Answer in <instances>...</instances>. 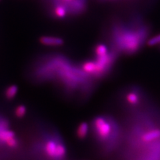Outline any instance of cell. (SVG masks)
<instances>
[{
	"label": "cell",
	"instance_id": "6da1fadb",
	"mask_svg": "<svg viewBox=\"0 0 160 160\" xmlns=\"http://www.w3.org/2000/svg\"><path fill=\"white\" fill-rule=\"evenodd\" d=\"M143 33H138L136 32H127L120 36L119 45L128 53H133L138 52L141 39L143 38L141 37H143Z\"/></svg>",
	"mask_w": 160,
	"mask_h": 160
},
{
	"label": "cell",
	"instance_id": "7a4b0ae2",
	"mask_svg": "<svg viewBox=\"0 0 160 160\" xmlns=\"http://www.w3.org/2000/svg\"><path fill=\"white\" fill-rule=\"evenodd\" d=\"M93 126L97 136L102 141H106L111 136L112 125L105 118L102 116L96 118L93 122Z\"/></svg>",
	"mask_w": 160,
	"mask_h": 160
},
{
	"label": "cell",
	"instance_id": "3957f363",
	"mask_svg": "<svg viewBox=\"0 0 160 160\" xmlns=\"http://www.w3.org/2000/svg\"><path fill=\"white\" fill-rule=\"evenodd\" d=\"M39 42L45 46L59 47L63 44V40L56 36H43L39 39Z\"/></svg>",
	"mask_w": 160,
	"mask_h": 160
},
{
	"label": "cell",
	"instance_id": "277c9868",
	"mask_svg": "<svg viewBox=\"0 0 160 160\" xmlns=\"http://www.w3.org/2000/svg\"><path fill=\"white\" fill-rule=\"evenodd\" d=\"M160 138V130L152 129L142 135V139L144 142H150Z\"/></svg>",
	"mask_w": 160,
	"mask_h": 160
},
{
	"label": "cell",
	"instance_id": "5b68a950",
	"mask_svg": "<svg viewBox=\"0 0 160 160\" xmlns=\"http://www.w3.org/2000/svg\"><path fill=\"white\" fill-rule=\"evenodd\" d=\"M58 146V143L53 140H49L45 146V150L48 156L50 158H56V152Z\"/></svg>",
	"mask_w": 160,
	"mask_h": 160
},
{
	"label": "cell",
	"instance_id": "8992f818",
	"mask_svg": "<svg viewBox=\"0 0 160 160\" xmlns=\"http://www.w3.org/2000/svg\"><path fill=\"white\" fill-rule=\"evenodd\" d=\"M89 126L86 122H82L79 125L77 129V136L80 139H83L88 136Z\"/></svg>",
	"mask_w": 160,
	"mask_h": 160
},
{
	"label": "cell",
	"instance_id": "52a82bcc",
	"mask_svg": "<svg viewBox=\"0 0 160 160\" xmlns=\"http://www.w3.org/2000/svg\"><path fill=\"white\" fill-rule=\"evenodd\" d=\"M126 99L127 102L132 106H136L139 102V95L135 92H129L126 95Z\"/></svg>",
	"mask_w": 160,
	"mask_h": 160
},
{
	"label": "cell",
	"instance_id": "ba28073f",
	"mask_svg": "<svg viewBox=\"0 0 160 160\" xmlns=\"http://www.w3.org/2000/svg\"><path fill=\"white\" fill-rule=\"evenodd\" d=\"M18 92V88L16 85H12L8 87L5 91V96L8 99H12L17 96Z\"/></svg>",
	"mask_w": 160,
	"mask_h": 160
},
{
	"label": "cell",
	"instance_id": "9c48e42d",
	"mask_svg": "<svg viewBox=\"0 0 160 160\" xmlns=\"http://www.w3.org/2000/svg\"><path fill=\"white\" fill-rule=\"evenodd\" d=\"M54 16L57 17L58 18H64L66 16L68 13L67 8L62 5H58V6H56L53 10Z\"/></svg>",
	"mask_w": 160,
	"mask_h": 160
},
{
	"label": "cell",
	"instance_id": "30bf717a",
	"mask_svg": "<svg viewBox=\"0 0 160 160\" xmlns=\"http://www.w3.org/2000/svg\"><path fill=\"white\" fill-rule=\"evenodd\" d=\"M15 137V134L12 131L9 129H3L0 131V141L2 142H7L8 140Z\"/></svg>",
	"mask_w": 160,
	"mask_h": 160
},
{
	"label": "cell",
	"instance_id": "8fae6325",
	"mask_svg": "<svg viewBox=\"0 0 160 160\" xmlns=\"http://www.w3.org/2000/svg\"><path fill=\"white\" fill-rule=\"evenodd\" d=\"M109 53L108 52V47L105 44L100 43L95 48V54L96 57H102L107 56Z\"/></svg>",
	"mask_w": 160,
	"mask_h": 160
},
{
	"label": "cell",
	"instance_id": "7c38bea8",
	"mask_svg": "<svg viewBox=\"0 0 160 160\" xmlns=\"http://www.w3.org/2000/svg\"><path fill=\"white\" fill-rule=\"evenodd\" d=\"M27 109L23 105H19L15 109V115L19 118H22L26 114Z\"/></svg>",
	"mask_w": 160,
	"mask_h": 160
},
{
	"label": "cell",
	"instance_id": "4fadbf2b",
	"mask_svg": "<svg viewBox=\"0 0 160 160\" xmlns=\"http://www.w3.org/2000/svg\"><path fill=\"white\" fill-rule=\"evenodd\" d=\"M66 149L63 145L62 143H58L56 152V158H62L66 155Z\"/></svg>",
	"mask_w": 160,
	"mask_h": 160
},
{
	"label": "cell",
	"instance_id": "5bb4252c",
	"mask_svg": "<svg viewBox=\"0 0 160 160\" xmlns=\"http://www.w3.org/2000/svg\"><path fill=\"white\" fill-rule=\"evenodd\" d=\"M160 44V34L149 39L148 42V45L149 46H155Z\"/></svg>",
	"mask_w": 160,
	"mask_h": 160
},
{
	"label": "cell",
	"instance_id": "9a60e30c",
	"mask_svg": "<svg viewBox=\"0 0 160 160\" xmlns=\"http://www.w3.org/2000/svg\"><path fill=\"white\" fill-rule=\"evenodd\" d=\"M6 144H7V146H9V148H15L17 146L18 141L14 137L12 139H10L9 140H8V141L6 142Z\"/></svg>",
	"mask_w": 160,
	"mask_h": 160
},
{
	"label": "cell",
	"instance_id": "2e32d148",
	"mask_svg": "<svg viewBox=\"0 0 160 160\" xmlns=\"http://www.w3.org/2000/svg\"><path fill=\"white\" fill-rule=\"evenodd\" d=\"M6 123L4 121H0V131L3 129H6L5 128V127H6Z\"/></svg>",
	"mask_w": 160,
	"mask_h": 160
}]
</instances>
